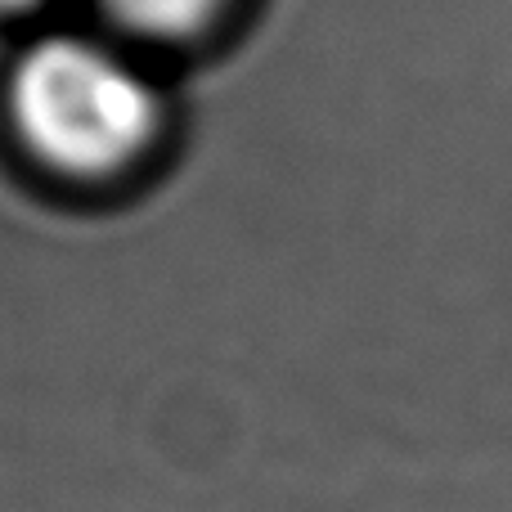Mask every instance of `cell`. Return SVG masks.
<instances>
[{
  "label": "cell",
  "mask_w": 512,
  "mask_h": 512,
  "mask_svg": "<svg viewBox=\"0 0 512 512\" xmlns=\"http://www.w3.org/2000/svg\"><path fill=\"white\" fill-rule=\"evenodd\" d=\"M32 5H41V0H0V9H14V14L18 9H32Z\"/></svg>",
  "instance_id": "obj_3"
},
{
  "label": "cell",
  "mask_w": 512,
  "mask_h": 512,
  "mask_svg": "<svg viewBox=\"0 0 512 512\" xmlns=\"http://www.w3.org/2000/svg\"><path fill=\"white\" fill-rule=\"evenodd\" d=\"M225 0H99L113 23L140 36H189L221 14Z\"/></svg>",
  "instance_id": "obj_2"
},
{
  "label": "cell",
  "mask_w": 512,
  "mask_h": 512,
  "mask_svg": "<svg viewBox=\"0 0 512 512\" xmlns=\"http://www.w3.org/2000/svg\"><path fill=\"white\" fill-rule=\"evenodd\" d=\"M23 149L72 180H108L153 149L162 99L131 59L90 36H41L9 72Z\"/></svg>",
  "instance_id": "obj_1"
}]
</instances>
